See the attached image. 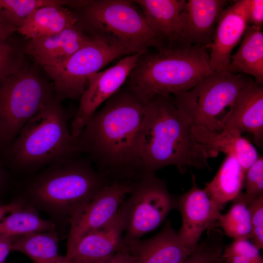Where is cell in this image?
Instances as JSON below:
<instances>
[{"instance_id":"obj_31","label":"cell","mask_w":263,"mask_h":263,"mask_svg":"<svg viewBox=\"0 0 263 263\" xmlns=\"http://www.w3.org/2000/svg\"><path fill=\"white\" fill-rule=\"evenodd\" d=\"M242 192L233 200L246 206L252 199L263 195V158L259 157L257 160L246 170L243 182Z\"/></svg>"},{"instance_id":"obj_27","label":"cell","mask_w":263,"mask_h":263,"mask_svg":"<svg viewBox=\"0 0 263 263\" xmlns=\"http://www.w3.org/2000/svg\"><path fill=\"white\" fill-rule=\"evenodd\" d=\"M52 4L75 7V0H0V19L6 24L20 28L36 9Z\"/></svg>"},{"instance_id":"obj_2","label":"cell","mask_w":263,"mask_h":263,"mask_svg":"<svg viewBox=\"0 0 263 263\" xmlns=\"http://www.w3.org/2000/svg\"><path fill=\"white\" fill-rule=\"evenodd\" d=\"M137 153L139 172L175 166L182 174L191 167L211 170L208 159L219 154L196 139L173 96L163 95L145 104Z\"/></svg>"},{"instance_id":"obj_21","label":"cell","mask_w":263,"mask_h":263,"mask_svg":"<svg viewBox=\"0 0 263 263\" xmlns=\"http://www.w3.org/2000/svg\"><path fill=\"white\" fill-rule=\"evenodd\" d=\"M196 139L213 150L234 157L245 172L257 160L256 148L235 129L224 128L220 132H212L203 127H192Z\"/></svg>"},{"instance_id":"obj_15","label":"cell","mask_w":263,"mask_h":263,"mask_svg":"<svg viewBox=\"0 0 263 263\" xmlns=\"http://www.w3.org/2000/svg\"><path fill=\"white\" fill-rule=\"evenodd\" d=\"M195 248L182 242L169 220L158 233L150 238L144 240L123 238V250L132 255L133 263H181Z\"/></svg>"},{"instance_id":"obj_36","label":"cell","mask_w":263,"mask_h":263,"mask_svg":"<svg viewBox=\"0 0 263 263\" xmlns=\"http://www.w3.org/2000/svg\"><path fill=\"white\" fill-rule=\"evenodd\" d=\"M132 255L128 251L122 250L115 253L105 263H133Z\"/></svg>"},{"instance_id":"obj_7","label":"cell","mask_w":263,"mask_h":263,"mask_svg":"<svg viewBox=\"0 0 263 263\" xmlns=\"http://www.w3.org/2000/svg\"><path fill=\"white\" fill-rule=\"evenodd\" d=\"M55 94L37 66L27 63L0 83V154Z\"/></svg>"},{"instance_id":"obj_19","label":"cell","mask_w":263,"mask_h":263,"mask_svg":"<svg viewBox=\"0 0 263 263\" xmlns=\"http://www.w3.org/2000/svg\"><path fill=\"white\" fill-rule=\"evenodd\" d=\"M228 1L186 0L182 13L184 48L199 45L206 49L213 40L217 21Z\"/></svg>"},{"instance_id":"obj_8","label":"cell","mask_w":263,"mask_h":263,"mask_svg":"<svg viewBox=\"0 0 263 263\" xmlns=\"http://www.w3.org/2000/svg\"><path fill=\"white\" fill-rule=\"evenodd\" d=\"M251 79L228 71L213 72L188 91L173 95L179 113L192 127L220 132L222 120Z\"/></svg>"},{"instance_id":"obj_11","label":"cell","mask_w":263,"mask_h":263,"mask_svg":"<svg viewBox=\"0 0 263 263\" xmlns=\"http://www.w3.org/2000/svg\"><path fill=\"white\" fill-rule=\"evenodd\" d=\"M130 191L129 182L114 181L104 187L91 200L75 208L69 216L70 227L67 252L85 235L111 221Z\"/></svg>"},{"instance_id":"obj_30","label":"cell","mask_w":263,"mask_h":263,"mask_svg":"<svg viewBox=\"0 0 263 263\" xmlns=\"http://www.w3.org/2000/svg\"><path fill=\"white\" fill-rule=\"evenodd\" d=\"M13 35L0 41V83L26 64L25 44Z\"/></svg>"},{"instance_id":"obj_40","label":"cell","mask_w":263,"mask_h":263,"mask_svg":"<svg viewBox=\"0 0 263 263\" xmlns=\"http://www.w3.org/2000/svg\"><path fill=\"white\" fill-rule=\"evenodd\" d=\"M220 263H230L226 259L222 258Z\"/></svg>"},{"instance_id":"obj_39","label":"cell","mask_w":263,"mask_h":263,"mask_svg":"<svg viewBox=\"0 0 263 263\" xmlns=\"http://www.w3.org/2000/svg\"><path fill=\"white\" fill-rule=\"evenodd\" d=\"M5 167L0 159V192L5 188L8 182V175Z\"/></svg>"},{"instance_id":"obj_34","label":"cell","mask_w":263,"mask_h":263,"mask_svg":"<svg viewBox=\"0 0 263 263\" xmlns=\"http://www.w3.org/2000/svg\"><path fill=\"white\" fill-rule=\"evenodd\" d=\"M248 23L262 28L263 23V0H249Z\"/></svg>"},{"instance_id":"obj_5","label":"cell","mask_w":263,"mask_h":263,"mask_svg":"<svg viewBox=\"0 0 263 263\" xmlns=\"http://www.w3.org/2000/svg\"><path fill=\"white\" fill-rule=\"evenodd\" d=\"M49 165L32 184L29 192L43 205L69 216L110 184L89 162L75 157Z\"/></svg>"},{"instance_id":"obj_16","label":"cell","mask_w":263,"mask_h":263,"mask_svg":"<svg viewBox=\"0 0 263 263\" xmlns=\"http://www.w3.org/2000/svg\"><path fill=\"white\" fill-rule=\"evenodd\" d=\"M93 39L76 23L56 34L29 39L24 49L26 54L42 68L55 67L61 65Z\"/></svg>"},{"instance_id":"obj_3","label":"cell","mask_w":263,"mask_h":263,"mask_svg":"<svg viewBox=\"0 0 263 263\" xmlns=\"http://www.w3.org/2000/svg\"><path fill=\"white\" fill-rule=\"evenodd\" d=\"M147 52L140 56L129 75L127 89L145 105L158 95L188 91L213 72L209 54L199 45Z\"/></svg>"},{"instance_id":"obj_14","label":"cell","mask_w":263,"mask_h":263,"mask_svg":"<svg viewBox=\"0 0 263 263\" xmlns=\"http://www.w3.org/2000/svg\"><path fill=\"white\" fill-rule=\"evenodd\" d=\"M249 0H238L227 6L217 21L209 55L210 68L213 72L227 71L232 50L237 45L248 26L247 12Z\"/></svg>"},{"instance_id":"obj_38","label":"cell","mask_w":263,"mask_h":263,"mask_svg":"<svg viewBox=\"0 0 263 263\" xmlns=\"http://www.w3.org/2000/svg\"><path fill=\"white\" fill-rule=\"evenodd\" d=\"M22 207L21 203L13 202L5 205H0V221L5 215Z\"/></svg>"},{"instance_id":"obj_4","label":"cell","mask_w":263,"mask_h":263,"mask_svg":"<svg viewBox=\"0 0 263 263\" xmlns=\"http://www.w3.org/2000/svg\"><path fill=\"white\" fill-rule=\"evenodd\" d=\"M61 101L55 94L0 154L5 167L33 169L81 152L78 137L69 129Z\"/></svg>"},{"instance_id":"obj_22","label":"cell","mask_w":263,"mask_h":263,"mask_svg":"<svg viewBox=\"0 0 263 263\" xmlns=\"http://www.w3.org/2000/svg\"><path fill=\"white\" fill-rule=\"evenodd\" d=\"M76 22V16L66 8L48 5L34 10L17 32L29 40L56 34Z\"/></svg>"},{"instance_id":"obj_1","label":"cell","mask_w":263,"mask_h":263,"mask_svg":"<svg viewBox=\"0 0 263 263\" xmlns=\"http://www.w3.org/2000/svg\"><path fill=\"white\" fill-rule=\"evenodd\" d=\"M145 106L128 90H119L91 116L78 135L88 153L115 181L129 182L139 172L137 153Z\"/></svg>"},{"instance_id":"obj_25","label":"cell","mask_w":263,"mask_h":263,"mask_svg":"<svg viewBox=\"0 0 263 263\" xmlns=\"http://www.w3.org/2000/svg\"><path fill=\"white\" fill-rule=\"evenodd\" d=\"M58 241L55 231L27 233L15 237L11 250L24 254L34 263H66L58 253Z\"/></svg>"},{"instance_id":"obj_17","label":"cell","mask_w":263,"mask_h":263,"mask_svg":"<svg viewBox=\"0 0 263 263\" xmlns=\"http://www.w3.org/2000/svg\"><path fill=\"white\" fill-rule=\"evenodd\" d=\"M223 129L248 132L258 147L263 143V88L251 79L222 120Z\"/></svg>"},{"instance_id":"obj_24","label":"cell","mask_w":263,"mask_h":263,"mask_svg":"<svg viewBox=\"0 0 263 263\" xmlns=\"http://www.w3.org/2000/svg\"><path fill=\"white\" fill-rule=\"evenodd\" d=\"M245 173L234 157L226 155L213 179L203 189L221 210L242 192Z\"/></svg>"},{"instance_id":"obj_20","label":"cell","mask_w":263,"mask_h":263,"mask_svg":"<svg viewBox=\"0 0 263 263\" xmlns=\"http://www.w3.org/2000/svg\"><path fill=\"white\" fill-rule=\"evenodd\" d=\"M141 10L152 30L165 41L169 48L178 43L183 44L182 13L185 0H133Z\"/></svg>"},{"instance_id":"obj_12","label":"cell","mask_w":263,"mask_h":263,"mask_svg":"<svg viewBox=\"0 0 263 263\" xmlns=\"http://www.w3.org/2000/svg\"><path fill=\"white\" fill-rule=\"evenodd\" d=\"M144 52L129 55L114 66L88 77V87L80 97L79 108L71 123L70 131L74 136H78L98 107L119 90Z\"/></svg>"},{"instance_id":"obj_23","label":"cell","mask_w":263,"mask_h":263,"mask_svg":"<svg viewBox=\"0 0 263 263\" xmlns=\"http://www.w3.org/2000/svg\"><path fill=\"white\" fill-rule=\"evenodd\" d=\"M236 53L230 56L227 71L233 74H248L255 82L263 84V33L262 28L248 26Z\"/></svg>"},{"instance_id":"obj_28","label":"cell","mask_w":263,"mask_h":263,"mask_svg":"<svg viewBox=\"0 0 263 263\" xmlns=\"http://www.w3.org/2000/svg\"><path fill=\"white\" fill-rule=\"evenodd\" d=\"M205 238L181 263H220L224 248L223 231L218 227L207 230Z\"/></svg>"},{"instance_id":"obj_29","label":"cell","mask_w":263,"mask_h":263,"mask_svg":"<svg viewBox=\"0 0 263 263\" xmlns=\"http://www.w3.org/2000/svg\"><path fill=\"white\" fill-rule=\"evenodd\" d=\"M219 226L227 236L233 240L250 239L252 226L250 213L246 206L235 202L229 210L222 215Z\"/></svg>"},{"instance_id":"obj_32","label":"cell","mask_w":263,"mask_h":263,"mask_svg":"<svg viewBox=\"0 0 263 263\" xmlns=\"http://www.w3.org/2000/svg\"><path fill=\"white\" fill-rule=\"evenodd\" d=\"M223 257L230 263H263L258 250L248 240H237L224 246Z\"/></svg>"},{"instance_id":"obj_42","label":"cell","mask_w":263,"mask_h":263,"mask_svg":"<svg viewBox=\"0 0 263 263\" xmlns=\"http://www.w3.org/2000/svg\"><path fill=\"white\" fill-rule=\"evenodd\" d=\"M4 263V262H3V263Z\"/></svg>"},{"instance_id":"obj_33","label":"cell","mask_w":263,"mask_h":263,"mask_svg":"<svg viewBox=\"0 0 263 263\" xmlns=\"http://www.w3.org/2000/svg\"><path fill=\"white\" fill-rule=\"evenodd\" d=\"M250 216L251 243L258 249L263 248V195L253 198L246 205Z\"/></svg>"},{"instance_id":"obj_6","label":"cell","mask_w":263,"mask_h":263,"mask_svg":"<svg viewBox=\"0 0 263 263\" xmlns=\"http://www.w3.org/2000/svg\"><path fill=\"white\" fill-rule=\"evenodd\" d=\"M139 7L133 0H91L80 8L76 24L91 36L105 37L144 50L150 47L158 50L167 47L150 27Z\"/></svg>"},{"instance_id":"obj_10","label":"cell","mask_w":263,"mask_h":263,"mask_svg":"<svg viewBox=\"0 0 263 263\" xmlns=\"http://www.w3.org/2000/svg\"><path fill=\"white\" fill-rule=\"evenodd\" d=\"M93 41L61 65L42 68L52 80L54 92L61 100L81 97L88 77L121 56L146 52L135 46L93 36Z\"/></svg>"},{"instance_id":"obj_13","label":"cell","mask_w":263,"mask_h":263,"mask_svg":"<svg viewBox=\"0 0 263 263\" xmlns=\"http://www.w3.org/2000/svg\"><path fill=\"white\" fill-rule=\"evenodd\" d=\"M190 189L178 198L182 223L178 234L187 245L195 248L202 234L208 229L219 226L222 216L221 209L197 184L192 176Z\"/></svg>"},{"instance_id":"obj_18","label":"cell","mask_w":263,"mask_h":263,"mask_svg":"<svg viewBox=\"0 0 263 263\" xmlns=\"http://www.w3.org/2000/svg\"><path fill=\"white\" fill-rule=\"evenodd\" d=\"M123 235V224L117 213L104 226L83 236L70 251L66 252L65 262L105 263L122 250Z\"/></svg>"},{"instance_id":"obj_26","label":"cell","mask_w":263,"mask_h":263,"mask_svg":"<svg viewBox=\"0 0 263 263\" xmlns=\"http://www.w3.org/2000/svg\"><path fill=\"white\" fill-rule=\"evenodd\" d=\"M55 225L42 219L32 208L22 207L10 213L0 221V234L18 236L33 232L55 231Z\"/></svg>"},{"instance_id":"obj_37","label":"cell","mask_w":263,"mask_h":263,"mask_svg":"<svg viewBox=\"0 0 263 263\" xmlns=\"http://www.w3.org/2000/svg\"><path fill=\"white\" fill-rule=\"evenodd\" d=\"M17 32V29L0 19V41L5 40Z\"/></svg>"},{"instance_id":"obj_41","label":"cell","mask_w":263,"mask_h":263,"mask_svg":"<svg viewBox=\"0 0 263 263\" xmlns=\"http://www.w3.org/2000/svg\"><path fill=\"white\" fill-rule=\"evenodd\" d=\"M66 263H80L74 262V261H68V262H66Z\"/></svg>"},{"instance_id":"obj_35","label":"cell","mask_w":263,"mask_h":263,"mask_svg":"<svg viewBox=\"0 0 263 263\" xmlns=\"http://www.w3.org/2000/svg\"><path fill=\"white\" fill-rule=\"evenodd\" d=\"M16 236L0 234V263H2L11 250L13 242Z\"/></svg>"},{"instance_id":"obj_9","label":"cell","mask_w":263,"mask_h":263,"mask_svg":"<svg viewBox=\"0 0 263 263\" xmlns=\"http://www.w3.org/2000/svg\"><path fill=\"white\" fill-rule=\"evenodd\" d=\"M129 183V197L117 213L123 225V238L138 239L162 224L177 207L178 198L153 172H139Z\"/></svg>"}]
</instances>
